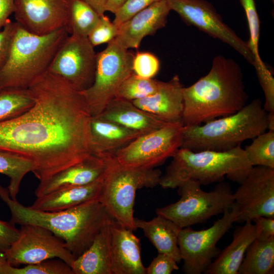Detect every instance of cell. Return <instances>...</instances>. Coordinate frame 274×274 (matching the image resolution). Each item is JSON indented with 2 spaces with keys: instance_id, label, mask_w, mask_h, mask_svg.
<instances>
[{
  "instance_id": "42",
  "label": "cell",
  "mask_w": 274,
  "mask_h": 274,
  "mask_svg": "<svg viewBox=\"0 0 274 274\" xmlns=\"http://www.w3.org/2000/svg\"><path fill=\"white\" fill-rule=\"evenodd\" d=\"M15 0H0V31L8 21L9 17L14 13Z\"/></svg>"
},
{
  "instance_id": "35",
  "label": "cell",
  "mask_w": 274,
  "mask_h": 274,
  "mask_svg": "<svg viewBox=\"0 0 274 274\" xmlns=\"http://www.w3.org/2000/svg\"><path fill=\"white\" fill-rule=\"evenodd\" d=\"M134 74L145 79H153L160 69L158 58L149 52H138L134 54L132 62Z\"/></svg>"
},
{
  "instance_id": "1",
  "label": "cell",
  "mask_w": 274,
  "mask_h": 274,
  "mask_svg": "<svg viewBox=\"0 0 274 274\" xmlns=\"http://www.w3.org/2000/svg\"><path fill=\"white\" fill-rule=\"evenodd\" d=\"M28 88L32 106L0 122V150L31 161L40 181L93 154L92 115L81 92L48 71Z\"/></svg>"
},
{
  "instance_id": "14",
  "label": "cell",
  "mask_w": 274,
  "mask_h": 274,
  "mask_svg": "<svg viewBox=\"0 0 274 274\" xmlns=\"http://www.w3.org/2000/svg\"><path fill=\"white\" fill-rule=\"evenodd\" d=\"M171 10L177 13L188 25H192L211 37L226 43L250 64L255 58L247 42L243 40L226 24L213 5L206 0H167Z\"/></svg>"
},
{
  "instance_id": "33",
  "label": "cell",
  "mask_w": 274,
  "mask_h": 274,
  "mask_svg": "<svg viewBox=\"0 0 274 274\" xmlns=\"http://www.w3.org/2000/svg\"><path fill=\"white\" fill-rule=\"evenodd\" d=\"M160 83V81L143 78L132 74L122 83L115 97L131 101L142 99L153 94Z\"/></svg>"
},
{
  "instance_id": "27",
  "label": "cell",
  "mask_w": 274,
  "mask_h": 274,
  "mask_svg": "<svg viewBox=\"0 0 274 274\" xmlns=\"http://www.w3.org/2000/svg\"><path fill=\"white\" fill-rule=\"evenodd\" d=\"M274 270V236L255 239L248 248L238 274H272Z\"/></svg>"
},
{
  "instance_id": "11",
  "label": "cell",
  "mask_w": 274,
  "mask_h": 274,
  "mask_svg": "<svg viewBox=\"0 0 274 274\" xmlns=\"http://www.w3.org/2000/svg\"><path fill=\"white\" fill-rule=\"evenodd\" d=\"M183 129L182 123H172L141 134L116 152L115 158L127 167L154 168L181 148Z\"/></svg>"
},
{
  "instance_id": "12",
  "label": "cell",
  "mask_w": 274,
  "mask_h": 274,
  "mask_svg": "<svg viewBox=\"0 0 274 274\" xmlns=\"http://www.w3.org/2000/svg\"><path fill=\"white\" fill-rule=\"evenodd\" d=\"M20 226L18 237L4 254L10 265L32 264L56 258L71 266L75 258L62 239L39 226Z\"/></svg>"
},
{
  "instance_id": "20",
  "label": "cell",
  "mask_w": 274,
  "mask_h": 274,
  "mask_svg": "<svg viewBox=\"0 0 274 274\" xmlns=\"http://www.w3.org/2000/svg\"><path fill=\"white\" fill-rule=\"evenodd\" d=\"M183 87L179 76L175 75L167 82L160 81L157 90L153 94L132 102L165 122L182 123Z\"/></svg>"
},
{
  "instance_id": "4",
  "label": "cell",
  "mask_w": 274,
  "mask_h": 274,
  "mask_svg": "<svg viewBox=\"0 0 274 274\" xmlns=\"http://www.w3.org/2000/svg\"><path fill=\"white\" fill-rule=\"evenodd\" d=\"M172 157L160 179L163 188H177L188 180L206 185L222 182L225 177L241 184L253 167L241 146L226 151L180 148Z\"/></svg>"
},
{
  "instance_id": "34",
  "label": "cell",
  "mask_w": 274,
  "mask_h": 274,
  "mask_svg": "<svg viewBox=\"0 0 274 274\" xmlns=\"http://www.w3.org/2000/svg\"><path fill=\"white\" fill-rule=\"evenodd\" d=\"M1 274H74L71 267L63 260L57 258L48 259L40 262L28 264L17 268L8 263L4 267Z\"/></svg>"
},
{
  "instance_id": "23",
  "label": "cell",
  "mask_w": 274,
  "mask_h": 274,
  "mask_svg": "<svg viewBox=\"0 0 274 274\" xmlns=\"http://www.w3.org/2000/svg\"><path fill=\"white\" fill-rule=\"evenodd\" d=\"M234 230L231 243L215 258L204 271L205 274H238L239 266L250 245L256 238L252 221H247Z\"/></svg>"
},
{
  "instance_id": "13",
  "label": "cell",
  "mask_w": 274,
  "mask_h": 274,
  "mask_svg": "<svg viewBox=\"0 0 274 274\" xmlns=\"http://www.w3.org/2000/svg\"><path fill=\"white\" fill-rule=\"evenodd\" d=\"M96 61V53L88 38L71 35L57 50L48 71L83 91L93 83Z\"/></svg>"
},
{
  "instance_id": "40",
  "label": "cell",
  "mask_w": 274,
  "mask_h": 274,
  "mask_svg": "<svg viewBox=\"0 0 274 274\" xmlns=\"http://www.w3.org/2000/svg\"><path fill=\"white\" fill-rule=\"evenodd\" d=\"M19 229L11 222L0 220V254L4 253L17 239Z\"/></svg>"
},
{
  "instance_id": "45",
  "label": "cell",
  "mask_w": 274,
  "mask_h": 274,
  "mask_svg": "<svg viewBox=\"0 0 274 274\" xmlns=\"http://www.w3.org/2000/svg\"><path fill=\"white\" fill-rule=\"evenodd\" d=\"M267 126L268 130L274 131V112H267Z\"/></svg>"
},
{
  "instance_id": "46",
  "label": "cell",
  "mask_w": 274,
  "mask_h": 274,
  "mask_svg": "<svg viewBox=\"0 0 274 274\" xmlns=\"http://www.w3.org/2000/svg\"><path fill=\"white\" fill-rule=\"evenodd\" d=\"M8 263L4 254H0V274L4 267Z\"/></svg>"
},
{
  "instance_id": "17",
  "label": "cell",
  "mask_w": 274,
  "mask_h": 274,
  "mask_svg": "<svg viewBox=\"0 0 274 274\" xmlns=\"http://www.w3.org/2000/svg\"><path fill=\"white\" fill-rule=\"evenodd\" d=\"M112 156L92 154L82 161L40 181L35 191L36 196L64 188L87 185L102 178Z\"/></svg>"
},
{
  "instance_id": "21",
  "label": "cell",
  "mask_w": 274,
  "mask_h": 274,
  "mask_svg": "<svg viewBox=\"0 0 274 274\" xmlns=\"http://www.w3.org/2000/svg\"><path fill=\"white\" fill-rule=\"evenodd\" d=\"M141 134H143L97 116L91 118L90 135L93 154L113 156Z\"/></svg>"
},
{
  "instance_id": "30",
  "label": "cell",
  "mask_w": 274,
  "mask_h": 274,
  "mask_svg": "<svg viewBox=\"0 0 274 274\" xmlns=\"http://www.w3.org/2000/svg\"><path fill=\"white\" fill-rule=\"evenodd\" d=\"M35 101V97L28 88L1 90L0 122L22 114L32 106Z\"/></svg>"
},
{
  "instance_id": "24",
  "label": "cell",
  "mask_w": 274,
  "mask_h": 274,
  "mask_svg": "<svg viewBox=\"0 0 274 274\" xmlns=\"http://www.w3.org/2000/svg\"><path fill=\"white\" fill-rule=\"evenodd\" d=\"M111 223L110 216L90 246L73 261L74 274H112Z\"/></svg>"
},
{
  "instance_id": "38",
  "label": "cell",
  "mask_w": 274,
  "mask_h": 274,
  "mask_svg": "<svg viewBox=\"0 0 274 274\" xmlns=\"http://www.w3.org/2000/svg\"><path fill=\"white\" fill-rule=\"evenodd\" d=\"M177 263L172 257L158 253L149 266L146 268V274H170L179 269Z\"/></svg>"
},
{
  "instance_id": "6",
  "label": "cell",
  "mask_w": 274,
  "mask_h": 274,
  "mask_svg": "<svg viewBox=\"0 0 274 274\" xmlns=\"http://www.w3.org/2000/svg\"><path fill=\"white\" fill-rule=\"evenodd\" d=\"M16 23L7 59L0 70V91L28 88L48 71L57 50L68 36L66 28L38 36Z\"/></svg>"
},
{
  "instance_id": "26",
  "label": "cell",
  "mask_w": 274,
  "mask_h": 274,
  "mask_svg": "<svg viewBox=\"0 0 274 274\" xmlns=\"http://www.w3.org/2000/svg\"><path fill=\"white\" fill-rule=\"evenodd\" d=\"M157 215L149 221L134 218L135 226L143 231L158 253L165 254L179 263L182 257L178 236L182 228L168 218Z\"/></svg>"
},
{
  "instance_id": "7",
  "label": "cell",
  "mask_w": 274,
  "mask_h": 274,
  "mask_svg": "<svg viewBox=\"0 0 274 274\" xmlns=\"http://www.w3.org/2000/svg\"><path fill=\"white\" fill-rule=\"evenodd\" d=\"M162 173L154 168H140L119 164L114 155L110 159L98 197L109 215L122 226L132 231L134 204L137 190L153 188L159 184Z\"/></svg>"
},
{
  "instance_id": "37",
  "label": "cell",
  "mask_w": 274,
  "mask_h": 274,
  "mask_svg": "<svg viewBox=\"0 0 274 274\" xmlns=\"http://www.w3.org/2000/svg\"><path fill=\"white\" fill-rule=\"evenodd\" d=\"M160 0H128L114 14L113 22L118 26L132 16Z\"/></svg>"
},
{
  "instance_id": "19",
  "label": "cell",
  "mask_w": 274,
  "mask_h": 274,
  "mask_svg": "<svg viewBox=\"0 0 274 274\" xmlns=\"http://www.w3.org/2000/svg\"><path fill=\"white\" fill-rule=\"evenodd\" d=\"M133 231L111 218L112 274H146L140 241Z\"/></svg>"
},
{
  "instance_id": "36",
  "label": "cell",
  "mask_w": 274,
  "mask_h": 274,
  "mask_svg": "<svg viewBox=\"0 0 274 274\" xmlns=\"http://www.w3.org/2000/svg\"><path fill=\"white\" fill-rule=\"evenodd\" d=\"M119 32V26L105 15L100 16L99 21L89 32L87 38L94 47L113 41Z\"/></svg>"
},
{
  "instance_id": "2",
  "label": "cell",
  "mask_w": 274,
  "mask_h": 274,
  "mask_svg": "<svg viewBox=\"0 0 274 274\" xmlns=\"http://www.w3.org/2000/svg\"><path fill=\"white\" fill-rule=\"evenodd\" d=\"M184 126H195L233 114L247 105L239 65L222 55L216 56L209 73L183 87Z\"/></svg>"
},
{
  "instance_id": "9",
  "label": "cell",
  "mask_w": 274,
  "mask_h": 274,
  "mask_svg": "<svg viewBox=\"0 0 274 274\" xmlns=\"http://www.w3.org/2000/svg\"><path fill=\"white\" fill-rule=\"evenodd\" d=\"M134 54L119 45L114 40L96 53L94 80L88 89L80 91L92 116L100 114L115 97L122 83L133 74Z\"/></svg>"
},
{
  "instance_id": "5",
  "label": "cell",
  "mask_w": 274,
  "mask_h": 274,
  "mask_svg": "<svg viewBox=\"0 0 274 274\" xmlns=\"http://www.w3.org/2000/svg\"><path fill=\"white\" fill-rule=\"evenodd\" d=\"M266 112L259 98L238 112L200 125L184 126L181 148L193 151L231 150L267 129Z\"/></svg>"
},
{
  "instance_id": "15",
  "label": "cell",
  "mask_w": 274,
  "mask_h": 274,
  "mask_svg": "<svg viewBox=\"0 0 274 274\" xmlns=\"http://www.w3.org/2000/svg\"><path fill=\"white\" fill-rule=\"evenodd\" d=\"M233 193L238 214L236 223L253 221L264 216L274 218V169L253 166Z\"/></svg>"
},
{
  "instance_id": "10",
  "label": "cell",
  "mask_w": 274,
  "mask_h": 274,
  "mask_svg": "<svg viewBox=\"0 0 274 274\" xmlns=\"http://www.w3.org/2000/svg\"><path fill=\"white\" fill-rule=\"evenodd\" d=\"M238 214L237 205L233 203L225 211L222 217L209 228L195 230L191 226L182 228L178 236V245L182 260V270L186 274L203 273L220 253L218 242L232 227Z\"/></svg>"
},
{
  "instance_id": "31",
  "label": "cell",
  "mask_w": 274,
  "mask_h": 274,
  "mask_svg": "<svg viewBox=\"0 0 274 274\" xmlns=\"http://www.w3.org/2000/svg\"><path fill=\"white\" fill-rule=\"evenodd\" d=\"M247 158L253 166L274 169V131L268 130L255 138L244 149Z\"/></svg>"
},
{
  "instance_id": "29",
  "label": "cell",
  "mask_w": 274,
  "mask_h": 274,
  "mask_svg": "<svg viewBox=\"0 0 274 274\" xmlns=\"http://www.w3.org/2000/svg\"><path fill=\"white\" fill-rule=\"evenodd\" d=\"M68 33L87 37L100 16L82 0H68Z\"/></svg>"
},
{
  "instance_id": "32",
  "label": "cell",
  "mask_w": 274,
  "mask_h": 274,
  "mask_svg": "<svg viewBox=\"0 0 274 274\" xmlns=\"http://www.w3.org/2000/svg\"><path fill=\"white\" fill-rule=\"evenodd\" d=\"M246 14L248 24L250 38L247 42L249 48L255 60L254 66L256 73L264 72L267 67L262 61L259 53L258 43L260 37V20L254 0H239Z\"/></svg>"
},
{
  "instance_id": "28",
  "label": "cell",
  "mask_w": 274,
  "mask_h": 274,
  "mask_svg": "<svg viewBox=\"0 0 274 274\" xmlns=\"http://www.w3.org/2000/svg\"><path fill=\"white\" fill-rule=\"evenodd\" d=\"M35 169L33 163L29 159L7 151L0 150V174L10 179L8 189L10 197L16 199L21 183L25 176Z\"/></svg>"
},
{
  "instance_id": "22",
  "label": "cell",
  "mask_w": 274,
  "mask_h": 274,
  "mask_svg": "<svg viewBox=\"0 0 274 274\" xmlns=\"http://www.w3.org/2000/svg\"><path fill=\"white\" fill-rule=\"evenodd\" d=\"M97 116L144 134L172 123L165 122L134 105L131 101L115 97Z\"/></svg>"
},
{
  "instance_id": "18",
  "label": "cell",
  "mask_w": 274,
  "mask_h": 274,
  "mask_svg": "<svg viewBox=\"0 0 274 274\" xmlns=\"http://www.w3.org/2000/svg\"><path fill=\"white\" fill-rule=\"evenodd\" d=\"M170 11L167 0L153 3L121 24L115 41L128 50L138 49L144 37L165 26Z\"/></svg>"
},
{
  "instance_id": "41",
  "label": "cell",
  "mask_w": 274,
  "mask_h": 274,
  "mask_svg": "<svg viewBox=\"0 0 274 274\" xmlns=\"http://www.w3.org/2000/svg\"><path fill=\"white\" fill-rule=\"evenodd\" d=\"M256 239L265 240L274 236V218L260 216L254 219Z\"/></svg>"
},
{
  "instance_id": "43",
  "label": "cell",
  "mask_w": 274,
  "mask_h": 274,
  "mask_svg": "<svg viewBox=\"0 0 274 274\" xmlns=\"http://www.w3.org/2000/svg\"><path fill=\"white\" fill-rule=\"evenodd\" d=\"M90 6L99 15L105 14L107 0H82Z\"/></svg>"
},
{
  "instance_id": "16",
  "label": "cell",
  "mask_w": 274,
  "mask_h": 274,
  "mask_svg": "<svg viewBox=\"0 0 274 274\" xmlns=\"http://www.w3.org/2000/svg\"><path fill=\"white\" fill-rule=\"evenodd\" d=\"M16 22L27 31L38 36L67 27L68 0H15Z\"/></svg>"
},
{
  "instance_id": "39",
  "label": "cell",
  "mask_w": 274,
  "mask_h": 274,
  "mask_svg": "<svg viewBox=\"0 0 274 274\" xmlns=\"http://www.w3.org/2000/svg\"><path fill=\"white\" fill-rule=\"evenodd\" d=\"M16 25L9 20L0 31V70L7 59Z\"/></svg>"
},
{
  "instance_id": "3",
  "label": "cell",
  "mask_w": 274,
  "mask_h": 274,
  "mask_svg": "<svg viewBox=\"0 0 274 274\" xmlns=\"http://www.w3.org/2000/svg\"><path fill=\"white\" fill-rule=\"evenodd\" d=\"M0 198L10 211V222L48 229L64 241L75 259L90 246L110 217L98 198L65 210L46 212L26 207L12 198L8 188L1 185Z\"/></svg>"
},
{
  "instance_id": "8",
  "label": "cell",
  "mask_w": 274,
  "mask_h": 274,
  "mask_svg": "<svg viewBox=\"0 0 274 274\" xmlns=\"http://www.w3.org/2000/svg\"><path fill=\"white\" fill-rule=\"evenodd\" d=\"M201 184L188 180L178 187L180 198L176 202L156 209V214L173 221L180 228L206 223L211 217L223 214L233 203V192L228 183L220 182L210 192Z\"/></svg>"
},
{
  "instance_id": "25",
  "label": "cell",
  "mask_w": 274,
  "mask_h": 274,
  "mask_svg": "<svg viewBox=\"0 0 274 274\" xmlns=\"http://www.w3.org/2000/svg\"><path fill=\"white\" fill-rule=\"evenodd\" d=\"M104 177L87 185L64 188L37 197L30 207L42 211L56 212L98 199Z\"/></svg>"
},
{
  "instance_id": "44",
  "label": "cell",
  "mask_w": 274,
  "mask_h": 274,
  "mask_svg": "<svg viewBox=\"0 0 274 274\" xmlns=\"http://www.w3.org/2000/svg\"><path fill=\"white\" fill-rule=\"evenodd\" d=\"M127 1L107 0L106 6V11H109L115 14Z\"/></svg>"
}]
</instances>
